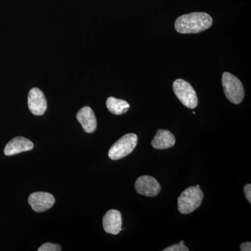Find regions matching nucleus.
<instances>
[{"label": "nucleus", "instance_id": "9b49d317", "mask_svg": "<svg viewBox=\"0 0 251 251\" xmlns=\"http://www.w3.org/2000/svg\"><path fill=\"white\" fill-rule=\"evenodd\" d=\"M77 121L80 122L84 130L87 133H92L97 127V118L92 109L88 106L83 107L77 112Z\"/></svg>", "mask_w": 251, "mask_h": 251}, {"label": "nucleus", "instance_id": "1a4fd4ad", "mask_svg": "<svg viewBox=\"0 0 251 251\" xmlns=\"http://www.w3.org/2000/svg\"><path fill=\"white\" fill-rule=\"evenodd\" d=\"M122 214L115 209L109 210L103 219V226L105 232L117 235L122 230Z\"/></svg>", "mask_w": 251, "mask_h": 251}, {"label": "nucleus", "instance_id": "2eb2a0df", "mask_svg": "<svg viewBox=\"0 0 251 251\" xmlns=\"http://www.w3.org/2000/svg\"><path fill=\"white\" fill-rule=\"evenodd\" d=\"M164 251H188L189 249L187 247L184 245V241H181L179 244H174V245L171 246V247L166 248L163 249Z\"/></svg>", "mask_w": 251, "mask_h": 251}, {"label": "nucleus", "instance_id": "f3484780", "mask_svg": "<svg viewBox=\"0 0 251 251\" xmlns=\"http://www.w3.org/2000/svg\"><path fill=\"white\" fill-rule=\"evenodd\" d=\"M240 248L242 251H251V243L250 242L243 243V244H241Z\"/></svg>", "mask_w": 251, "mask_h": 251}, {"label": "nucleus", "instance_id": "7ed1b4c3", "mask_svg": "<svg viewBox=\"0 0 251 251\" xmlns=\"http://www.w3.org/2000/svg\"><path fill=\"white\" fill-rule=\"evenodd\" d=\"M222 85L225 95L231 103H241L244 100V88L239 78L228 72H225L222 76Z\"/></svg>", "mask_w": 251, "mask_h": 251}, {"label": "nucleus", "instance_id": "ddd939ff", "mask_svg": "<svg viewBox=\"0 0 251 251\" xmlns=\"http://www.w3.org/2000/svg\"><path fill=\"white\" fill-rule=\"evenodd\" d=\"M106 106L109 111L116 115L125 114L130 108V105L128 102L114 97H109L107 99Z\"/></svg>", "mask_w": 251, "mask_h": 251}, {"label": "nucleus", "instance_id": "f03ea898", "mask_svg": "<svg viewBox=\"0 0 251 251\" xmlns=\"http://www.w3.org/2000/svg\"><path fill=\"white\" fill-rule=\"evenodd\" d=\"M204 198L201 188L191 186L186 188L178 198V210L182 214H188L201 205Z\"/></svg>", "mask_w": 251, "mask_h": 251}, {"label": "nucleus", "instance_id": "f257e3e1", "mask_svg": "<svg viewBox=\"0 0 251 251\" xmlns=\"http://www.w3.org/2000/svg\"><path fill=\"white\" fill-rule=\"evenodd\" d=\"M212 23L209 14L193 12L179 16L175 21V27L181 34H198L210 28Z\"/></svg>", "mask_w": 251, "mask_h": 251}, {"label": "nucleus", "instance_id": "4468645a", "mask_svg": "<svg viewBox=\"0 0 251 251\" xmlns=\"http://www.w3.org/2000/svg\"><path fill=\"white\" fill-rule=\"evenodd\" d=\"M39 251H60L62 247L59 244H52V243H46L43 244L39 249Z\"/></svg>", "mask_w": 251, "mask_h": 251}, {"label": "nucleus", "instance_id": "20e7f679", "mask_svg": "<svg viewBox=\"0 0 251 251\" xmlns=\"http://www.w3.org/2000/svg\"><path fill=\"white\" fill-rule=\"evenodd\" d=\"M173 88L175 95L183 105L190 109L197 107V94L189 82L183 79H176L173 82Z\"/></svg>", "mask_w": 251, "mask_h": 251}, {"label": "nucleus", "instance_id": "dca6fc26", "mask_svg": "<svg viewBox=\"0 0 251 251\" xmlns=\"http://www.w3.org/2000/svg\"><path fill=\"white\" fill-rule=\"evenodd\" d=\"M244 193L248 201L251 203V185L250 184L246 185L244 187Z\"/></svg>", "mask_w": 251, "mask_h": 251}, {"label": "nucleus", "instance_id": "0eeeda50", "mask_svg": "<svg viewBox=\"0 0 251 251\" xmlns=\"http://www.w3.org/2000/svg\"><path fill=\"white\" fill-rule=\"evenodd\" d=\"M28 107L33 115L41 116L48 108L47 100L44 92L39 88L31 89L28 94Z\"/></svg>", "mask_w": 251, "mask_h": 251}, {"label": "nucleus", "instance_id": "9d476101", "mask_svg": "<svg viewBox=\"0 0 251 251\" xmlns=\"http://www.w3.org/2000/svg\"><path fill=\"white\" fill-rule=\"evenodd\" d=\"M34 148V144L24 137H16L7 143L4 148L6 156H13L25 151H30Z\"/></svg>", "mask_w": 251, "mask_h": 251}, {"label": "nucleus", "instance_id": "f8f14e48", "mask_svg": "<svg viewBox=\"0 0 251 251\" xmlns=\"http://www.w3.org/2000/svg\"><path fill=\"white\" fill-rule=\"evenodd\" d=\"M175 143V135L171 131L160 129L156 132V135L151 141V145L156 150H166L173 148Z\"/></svg>", "mask_w": 251, "mask_h": 251}, {"label": "nucleus", "instance_id": "39448f33", "mask_svg": "<svg viewBox=\"0 0 251 251\" xmlns=\"http://www.w3.org/2000/svg\"><path fill=\"white\" fill-rule=\"evenodd\" d=\"M138 140V136L134 133H128L124 135L109 150V158L116 161L128 156L136 148Z\"/></svg>", "mask_w": 251, "mask_h": 251}, {"label": "nucleus", "instance_id": "6e6552de", "mask_svg": "<svg viewBox=\"0 0 251 251\" xmlns=\"http://www.w3.org/2000/svg\"><path fill=\"white\" fill-rule=\"evenodd\" d=\"M28 202L36 212H44L54 205L55 199L50 193L36 192L31 193L29 196Z\"/></svg>", "mask_w": 251, "mask_h": 251}, {"label": "nucleus", "instance_id": "423d86ee", "mask_svg": "<svg viewBox=\"0 0 251 251\" xmlns=\"http://www.w3.org/2000/svg\"><path fill=\"white\" fill-rule=\"evenodd\" d=\"M135 190L137 193L148 197H154L159 194L161 185L153 176L143 175L135 181Z\"/></svg>", "mask_w": 251, "mask_h": 251}]
</instances>
